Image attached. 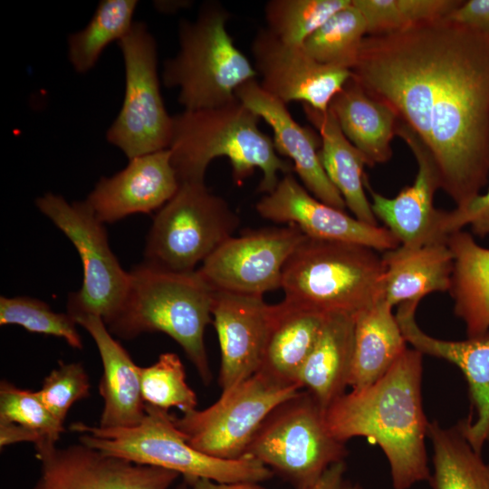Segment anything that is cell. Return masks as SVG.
<instances>
[{
  "label": "cell",
  "mask_w": 489,
  "mask_h": 489,
  "mask_svg": "<svg viewBox=\"0 0 489 489\" xmlns=\"http://www.w3.org/2000/svg\"><path fill=\"white\" fill-rule=\"evenodd\" d=\"M462 0H352L362 14L368 35L403 30L446 18Z\"/></svg>",
  "instance_id": "836d02e7"
},
{
  "label": "cell",
  "mask_w": 489,
  "mask_h": 489,
  "mask_svg": "<svg viewBox=\"0 0 489 489\" xmlns=\"http://www.w3.org/2000/svg\"><path fill=\"white\" fill-rule=\"evenodd\" d=\"M396 134L413 153L417 172L414 182L405 187L396 197H387L369 187L371 209L377 220L406 246H419L446 241L439 233L441 210L434 206V196L440 188L436 166L419 138L398 120Z\"/></svg>",
  "instance_id": "ac0fdd59"
},
{
  "label": "cell",
  "mask_w": 489,
  "mask_h": 489,
  "mask_svg": "<svg viewBox=\"0 0 489 489\" xmlns=\"http://www.w3.org/2000/svg\"><path fill=\"white\" fill-rule=\"evenodd\" d=\"M40 475L32 489H169L180 475L104 454L79 443L35 446Z\"/></svg>",
  "instance_id": "5bb4252c"
},
{
  "label": "cell",
  "mask_w": 489,
  "mask_h": 489,
  "mask_svg": "<svg viewBox=\"0 0 489 489\" xmlns=\"http://www.w3.org/2000/svg\"><path fill=\"white\" fill-rule=\"evenodd\" d=\"M118 45L124 61L125 93L106 139L129 159L168 149L172 116L160 91L157 41L145 23L135 21Z\"/></svg>",
  "instance_id": "7c38bea8"
},
{
  "label": "cell",
  "mask_w": 489,
  "mask_h": 489,
  "mask_svg": "<svg viewBox=\"0 0 489 489\" xmlns=\"http://www.w3.org/2000/svg\"><path fill=\"white\" fill-rule=\"evenodd\" d=\"M177 489H189V485L185 480H183V482L177 487Z\"/></svg>",
  "instance_id": "f6af8a7d"
},
{
  "label": "cell",
  "mask_w": 489,
  "mask_h": 489,
  "mask_svg": "<svg viewBox=\"0 0 489 489\" xmlns=\"http://www.w3.org/2000/svg\"><path fill=\"white\" fill-rule=\"evenodd\" d=\"M342 489H362V487L358 484H350L349 482H345Z\"/></svg>",
  "instance_id": "ee69618b"
},
{
  "label": "cell",
  "mask_w": 489,
  "mask_h": 489,
  "mask_svg": "<svg viewBox=\"0 0 489 489\" xmlns=\"http://www.w3.org/2000/svg\"><path fill=\"white\" fill-rule=\"evenodd\" d=\"M136 0H101L86 26L68 37V58L75 72L86 73L104 49L130 30Z\"/></svg>",
  "instance_id": "4dcf8cb0"
},
{
  "label": "cell",
  "mask_w": 489,
  "mask_h": 489,
  "mask_svg": "<svg viewBox=\"0 0 489 489\" xmlns=\"http://www.w3.org/2000/svg\"><path fill=\"white\" fill-rule=\"evenodd\" d=\"M235 96L270 126L277 153L292 164L293 171L304 187L319 200L345 210L342 197L322 168L319 133L308 126L300 125L291 115L287 105L266 92L256 79L241 85Z\"/></svg>",
  "instance_id": "44dd1931"
},
{
  "label": "cell",
  "mask_w": 489,
  "mask_h": 489,
  "mask_svg": "<svg viewBox=\"0 0 489 489\" xmlns=\"http://www.w3.org/2000/svg\"><path fill=\"white\" fill-rule=\"evenodd\" d=\"M347 455L327 427L325 409L303 389L266 417L245 454L295 489H308Z\"/></svg>",
  "instance_id": "ba28073f"
},
{
  "label": "cell",
  "mask_w": 489,
  "mask_h": 489,
  "mask_svg": "<svg viewBox=\"0 0 489 489\" xmlns=\"http://www.w3.org/2000/svg\"><path fill=\"white\" fill-rule=\"evenodd\" d=\"M129 273L123 304L106 325L110 333L131 340L145 332H162L173 339L207 385L212 372L204 342L212 321L214 290L197 270L177 273L143 263Z\"/></svg>",
  "instance_id": "277c9868"
},
{
  "label": "cell",
  "mask_w": 489,
  "mask_h": 489,
  "mask_svg": "<svg viewBox=\"0 0 489 489\" xmlns=\"http://www.w3.org/2000/svg\"><path fill=\"white\" fill-rule=\"evenodd\" d=\"M384 273L376 250L306 236L283 269V301L322 315L355 318L382 299Z\"/></svg>",
  "instance_id": "5b68a950"
},
{
  "label": "cell",
  "mask_w": 489,
  "mask_h": 489,
  "mask_svg": "<svg viewBox=\"0 0 489 489\" xmlns=\"http://www.w3.org/2000/svg\"><path fill=\"white\" fill-rule=\"evenodd\" d=\"M302 390L257 371L237 385L222 391L205 409L172 416L186 441L210 456L236 460L246 450L266 417L282 403Z\"/></svg>",
  "instance_id": "30bf717a"
},
{
  "label": "cell",
  "mask_w": 489,
  "mask_h": 489,
  "mask_svg": "<svg viewBox=\"0 0 489 489\" xmlns=\"http://www.w3.org/2000/svg\"><path fill=\"white\" fill-rule=\"evenodd\" d=\"M305 237L291 224L247 230L221 244L197 272L214 291L263 296L281 288L284 264Z\"/></svg>",
  "instance_id": "4fadbf2b"
},
{
  "label": "cell",
  "mask_w": 489,
  "mask_h": 489,
  "mask_svg": "<svg viewBox=\"0 0 489 489\" xmlns=\"http://www.w3.org/2000/svg\"><path fill=\"white\" fill-rule=\"evenodd\" d=\"M351 0H270L264 5L266 29L284 43L302 45L332 14Z\"/></svg>",
  "instance_id": "d6a6232c"
},
{
  "label": "cell",
  "mask_w": 489,
  "mask_h": 489,
  "mask_svg": "<svg viewBox=\"0 0 489 489\" xmlns=\"http://www.w3.org/2000/svg\"><path fill=\"white\" fill-rule=\"evenodd\" d=\"M141 394L145 405L164 411L178 408L183 414L196 409L197 397L188 386L184 365L173 352L159 355L148 367H140Z\"/></svg>",
  "instance_id": "e575fe53"
},
{
  "label": "cell",
  "mask_w": 489,
  "mask_h": 489,
  "mask_svg": "<svg viewBox=\"0 0 489 489\" xmlns=\"http://www.w3.org/2000/svg\"><path fill=\"white\" fill-rule=\"evenodd\" d=\"M446 19L489 34V0L463 1Z\"/></svg>",
  "instance_id": "ab89813d"
},
{
  "label": "cell",
  "mask_w": 489,
  "mask_h": 489,
  "mask_svg": "<svg viewBox=\"0 0 489 489\" xmlns=\"http://www.w3.org/2000/svg\"><path fill=\"white\" fill-rule=\"evenodd\" d=\"M90 389L89 377L82 363L60 360L36 393L53 416L63 425L71 407L89 398Z\"/></svg>",
  "instance_id": "74e56055"
},
{
  "label": "cell",
  "mask_w": 489,
  "mask_h": 489,
  "mask_svg": "<svg viewBox=\"0 0 489 489\" xmlns=\"http://www.w3.org/2000/svg\"><path fill=\"white\" fill-rule=\"evenodd\" d=\"M142 421L130 427L103 428L82 422L71 425L79 442L104 454L142 465L175 471L184 479L207 478L217 483L271 479L273 472L257 459H219L192 447L168 411L145 405Z\"/></svg>",
  "instance_id": "52a82bcc"
},
{
  "label": "cell",
  "mask_w": 489,
  "mask_h": 489,
  "mask_svg": "<svg viewBox=\"0 0 489 489\" xmlns=\"http://www.w3.org/2000/svg\"><path fill=\"white\" fill-rule=\"evenodd\" d=\"M446 244L454 258L449 292L455 314L467 336L481 334L489 330V248L464 230L448 235Z\"/></svg>",
  "instance_id": "f1b7e54d"
},
{
  "label": "cell",
  "mask_w": 489,
  "mask_h": 489,
  "mask_svg": "<svg viewBox=\"0 0 489 489\" xmlns=\"http://www.w3.org/2000/svg\"><path fill=\"white\" fill-rule=\"evenodd\" d=\"M35 205L72 243L82 264V284L69 294L67 313L73 319L97 315L108 325L123 304L129 273L112 253L104 224L85 200L68 203L60 195L45 193Z\"/></svg>",
  "instance_id": "8fae6325"
},
{
  "label": "cell",
  "mask_w": 489,
  "mask_h": 489,
  "mask_svg": "<svg viewBox=\"0 0 489 489\" xmlns=\"http://www.w3.org/2000/svg\"><path fill=\"white\" fill-rule=\"evenodd\" d=\"M0 325H19L32 333L63 339L72 348L82 349L75 320L53 312L44 302L28 296L0 297Z\"/></svg>",
  "instance_id": "d590c367"
},
{
  "label": "cell",
  "mask_w": 489,
  "mask_h": 489,
  "mask_svg": "<svg viewBox=\"0 0 489 489\" xmlns=\"http://www.w3.org/2000/svg\"><path fill=\"white\" fill-rule=\"evenodd\" d=\"M392 308L381 299L355 316L351 389L378 381L408 349Z\"/></svg>",
  "instance_id": "83f0119b"
},
{
  "label": "cell",
  "mask_w": 489,
  "mask_h": 489,
  "mask_svg": "<svg viewBox=\"0 0 489 489\" xmlns=\"http://www.w3.org/2000/svg\"><path fill=\"white\" fill-rule=\"evenodd\" d=\"M74 320L95 341L102 362L103 373L99 391L103 399V409L99 427L116 428L137 426L146 414L141 394L140 367L112 337L100 316L87 314Z\"/></svg>",
  "instance_id": "7402d4cb"
},
{
  "label": "cell",
  "mask_w": 489,
  "mask_h": 489,
  "mask_svg": "<svg viewBox=\"0 0 489 489\" xmlns=\"http://www.w3.org/2000/svg\"><path fill=\"white\" fill-rule=\"evenodd\" d=\"M329 109L342 133L372 167L392 157L391 141L398 116L388 103L371 96L350 77Z\"/></svg>",
  "instance_id": "cb8c5ba5"
},
{
  "label": "cell",
  "mask_w": 489,
  "mask_h": 489,
  "mask_svg": "<svg viewBox=\"0 0 489 489\" xmlns=\"http://www.w3.org/2000/svg\"><path fill=\"white\" fill-rule=\"evenodd\" d=\"M346 472L345 461H340L331 465L322 475L308 489H342Z\"/></svg>",
  "instance_id": "b9f144b4"
},
{
  "label": "cell",
  "mask_w": 489,
  "mask_h": 489,
  "mask_svg": "<svg viewBox=\"0 0 489 489\" xmlns=\"http://www.w3.org/2000/svg\"><path fill=\"white\" fill-rule=\"evenodd\" d=\"M229 19L222 4L209 1L195 20L179 21V49L164 62L162 80L166 87L178 89L177 101L187 110L229 103L241 85L257 77L226 29Z\"/></svg>",
  "instance_id": "8992f818"
},
{
  "label": "cell",
  "mask_w": 489,
  "mask_h": 489,
  "mask_svg": "<svg viewBox=\"0 0 489 489\" xmlns=\"http://www.w3.org/2000/svg\"><path fill=\"white\" fill-rule=\"evenodd\" d=\"M427 437L433 448L432 489H489V463L470 445L458 424L448 428L431 421Z\"/></svg>",
  "instance_id": "f546056e"
},
{
  "label": "cell",
  "mask_w": 489,
  "mask_h": 489,
  "mask_svg": "<svg viewBox=\"0 0 489 489\" xmlns=\"http://www.w3.org/2000/svg\"><path fill=\"white\" fill-rule=\"evenodd\" d=\"M0 422H8L56 443L64 427L48 410L36 391L17 388L2 380L0 384Z\"/></svg>",
  "instance_id": "8d00e7d4"
},
{
  "label": "cell",
  "mask_w": 489,
  "mask_h": 489,
  "mask_svg": "<svg viewBox=\"0 0 489 489\" xmlns=\"http://www.w3.org/2000/svg\"><path fill=\"white\" fill-rule=\"evenodd\" d=\"M239 224L238 215L205 182L182 183L153 218L144 263L171 272H193L234 236Z\"/></svg>",
  "instance_id": "9c48e42d"
},
{
  "label": "cell",
  "mask_w": 489,
  "mask_h": 489,
  "mask_svg": "<svg viewBox=\"0 0 489 489\" xmlns=\"http://www.w3.org/2000/svg\"><path fill=\"white\" fill-rule=\"evenodd\" d=\"M189 489H266L254 482L217 483L207 478L187 480Z\"/></svg>",
  "instance_id": "7bdbcfd3"
},
{
  "label": "cell",
  "mask_w": 489,
  "mask_h": 489,
  "mask_svg": "<svg viewBox=\"0 0 489 489\" xmlns=\"http://www.w3.org/2000/svg\"><path fill=\"white\" fill-rule=\"evenodd\" d=\"M381 257L385 265L382 299L392 307L450 289L454 258L446 241L399 244L383 252Z\"/></svg>",
  "instance_id": "603a6c76"
},
{
  "label": "cell",
  "mask_w": 489,
  "mask_h": 489,
  "mask_svg": "<svg viewBox=\"0 0 489 489\" xmlns=\"http://www.w3.org/2000/svg\"><path fill=\"white\" fill-rule=\"evenodd\" d=\"M466 225L479 237L489 236V179L484 194L476 196L465 206L440 212L439 233L443 237Z\"/></svg>",
  "instance_id": "f35d334b"
},
{
  "label": "cell",
  "mask_w": 489,
  "mask_h": 489,
  "mask_svg": "<svg viewBox=\"0 0 489 489\" xmlns=\"http://www.w3.org/2000/svg\"><path fill=\"white\" fill-rule=\"evenodd\" d=\"M351 79L429 151L457 206L489 179V34L446 18L367 35Z\"/></svg>",
  "instance_id": "6da1fadb"
},
{
  "label": "cell",
  "mask_w": 489,
  "mask_h": 489,
  "mask_svg": "<svg viewBox=\"0 0 489 489\" xmlns=\"http://www.w3.org/2000/svg\"><path fill=\"white\" fill-rule=\"evenodd\" d=\"M324 317L284 301L273 304L257 371L281 383L300 386L301 369L318 338Z\"/></svg>",
  "instance_id": "4316f807"
},
{
  "label": "cell",
  "mask_w": 489,
  "mask_h": 489,
  "mask_svg": "<svg viewBox=\"0 0 489 489\" xmlns=\"http://www.w3.org/2000/svg\"><path fill=\"white\" fill-rule=\"evenodd\" d=\"M308 120L318 129L321 139L320 159L335 188L342 197L346 207L357 219L379 225L370 200L365 192L364 167L367 161L342 133L332 111H319L302 105Z\"/></svg>",
  "instance_id": "484cf974"
},
{
  "label": "cell",
  "mask_w": 489,
  "mask_h": 489,
  "mask_svg": "<svg viewBox=\"0 0 489 489\" xmlns=\"http://www.w3.org/2000/svg\"><path fill=\"white\" fill-rule=\"evenodd\" d=\"M419 302L398 305L396 318L404 338L423 355L445 360L461 370L468 385L471 413L457 424L474 449L482 452L489 442V330L462 340L435 338L416 321Z\"/></svg>",
  "instance_id": "e0dca14e"
},
{
  "label": "cell",
  "mask_w": 489,
  "mask_h": 489,
  "mask_svg": "<svg viewBox=\"0 0 489 489\" xmlns=\"http://www.w3.org/2000/svg\"><path fill=\"white\" fill-rule=\"evenodd\" d=\"M255 208L263 218L294 225L311 238L354 244L380 252L400 244L386 227L364 223L319 200L292 173L283 175Z\"/></svg>",
  "instance_id": "2e32d148"
},
{
  "label": "cell",
  "mask_w": 489,
  "mask_h": 489,
  "mask_svg": "<svg viewBox=\"0 0 489 489\" xmlns=\"http://www.w3.org/2000/svg\"><path fill=\"white\" fill-rule=\"evenodd\" d=\"M367 35L365 19L351 0L309 36L302 47L320 63L350 71Z\"/></svg>",
  "instance_id": "1f68e13d"
},
{
  "label": "cell",
  "mask_w": 489,
  "mask_h": 489,
  "mask_svg": "<svg viewBox=\"0 0 489 489\" xmlns=\"http://www.w3.org/2000/svg\"><path fill=\"white\" fill-rule=\"evenodd\" d=\"M273 308L261 295L214 291L211 313L220 347L222 391L259 369Z\"/></svg>",
  "instance_id": "d6986e66"
},
{
  "label": "cell",
  "mask_w": 489,
  "mask_h": 489,
  "mask_svg": "<svg viewBox=\"0 0 489 489\" xmlns=\"http://www.w3.org/2000/svg\"><path fill=\"white\" fill-rule=\"evenodd\" d=\"M169 149L129 159L111 177H101L85 202L103 224L161 208L179 188Z\"/></svg>",
  "instance_id": "ffe728a7"
},
{
  "label": "cell",
  "mask_w": 489,
  "mask_h": 489,
  "mask_svg": "<svg viewBox=\"0 0 489 489\" xmlns=\"http://www.w3.org/2000/svg\"><path fill=\"white\" fill-rule=\"evenodd\" d=\"M251 52L261 87L286 105L300 101L327 111L351 77L349 69L320 63L302 45L284 43L266 28L255 34Z\"/></svg>",
  "instance_id": "9a60e30c"
},
{
  "label": "cell",
  "mask_w": 489,
  "mask_h": 489,
  "mask_svg": "<svg viewBox=\"0 0 489 489\" xmlns=\"http://www.w3.org/2000/svg\"><path fill=\"white\" fill-rule=\"evenodd\" d=\"M354 347V318L325 315L318 338L299 375V384L325 410L349 387Z\"/></svg>",
  "instance_id": "d4e9b609"
},
{
  "label": "cell",
  "mask_w": 489,
  "mask_h": 489,
  "mask_svg": "<svg viewBox=\"0 0 489 489\" xmlns=\"http://www.w3.org/2000/svg\"><path fill=\"white\" fill-rule=\"evenodd\" d=\"M34 443V446L44 443L39 435L27 430L22 427L8 422H0V446L3 448L6 446L21 443Z\"/></svg>",
  "instance_id": "60d3db41"
},
{
  "label": "cell",
  "mask_w": 489,
  "mask_h": 489,
  "mask_svg": "<svg viewBox=\"0 0 489 489\" xmlns=\"http://www.w3.org/2000/svg\"><path fill=\"white\" fill-rule=\"evenodd\" d=\"M423 354L407 349L375 383L351 389L325 410L331 435L342 443L356 436L373 440L385 454L394 489L429 482L426 449L427 421L422 404Z\"/></svg>",
  "instance_id": "7a4b0ae2"
},
{
  "label": "cell",
  "mask_w": 489,
  "mask_h": 489,
  "mask_svg": "<svg viewBox=\"0 0 489 489\" xmlns=\"http://www.w3.org/2000/svg\"><path fill=\"white\" fill-rule=\"evenodd\" d=\"M260 120L237 98L219 107L173 115L168 149L179 183H204L211 161L224 157L231 164L235 184H243L259 168L263 177L258 190L272 192L279 173H292L293 166L277 153L273 138L260 129Z\"/></svg>",
  "instance_id": "3957f363"
}]
</instances>
